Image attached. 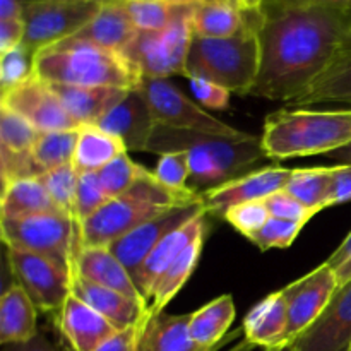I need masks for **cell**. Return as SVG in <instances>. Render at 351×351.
<instances>
[{
	"instance_id": "6da1fadb",
	"label": "cell",
	"mask_w": 351,
	"mask_h": 351,
	"mask_svg": "<svg viewBox=\"0 0 351 351\" xmlns=\"http://www.w3.org/2000/svg\"><path fill=\"white\" fill-rule=\"evenodd\" d=\"M261 69L250 96L291 103L351 55V14L266 3Z\"/></svg>"
},
{
	"instance_id": "7a4b0ae2",
	"label": "cell",
	"mask_w": 351,
	"mask_h": 351,
	"mask_svg": "<svg viewBox=\"0 0 351 351\" xmlns=\"http://www.w3.org/2000/svg\"><path fill=\"white\" fill-rule=\"evenodd\" d=\"M147 151L160 156L173 151H187L191 158L189 189L199 197L226 182L259 170L261 161L267 160L261 137L252 134L219 137L167 125H156Z\"/></svg>"
},
{
	"instance_id": "3957f363",
	"label": "cell",
	"mask_w": 351,
	"mask_h": 351,
	"mask_svg": "<svg viewBox=\"0 0 351 351\" xmlns=\"http://www.w3.org/2000/svg\"><path fill=\"white\" fill-rule=\"evenodd\" d=\"M261 143L271 160L329 154L351 144V108H281L266 117Z\"/></svg>"
},
{
	"instance_id": "277c9868",
	"label": "cell",
	"mask_w": 351,
	"mask_h": 351,
	"mask_svg": "<svg viewBox=\"0 0 351 351\" xmlns=\"http://www.w3.org/2000/svg\"><path fill=\"white\" fill-rule=\"evenodd\" d=\"M199 199L194 191L175 192L165 187L153 171L144 168L129 191L110 199L98 213L82 223L81 245L110 247L149 219Z\"/></svg>"
},
{
	"instance_id": "5b68a950",
	"label": "cell",
	"mask_w": 351,
	"mask_h": 351,
	"mask_svg": "<svg viewBox=\"0 0 351 351\" xmlns=\"http://www.w3.org/2000/svg\"><path fill=\"white\" fill-rule=\"evenodd\" d=\"M34 75L47 82L137 89L139 72L120 51L64 40L34 55Z\"/></svg>"
},
{
	"instance_id": "8992f818",
	"label": "cell",
	"mask_w": 351,
	"mask_h": 351,
	"mask_svg": "<svg viewBox=\"0 0 351 351\" xmlns=\"http://www.w3.org/2000/svg\"><path fill=\"white\" fill-rule=\"evenodd\" d=\"M261 69V41L257 33L232 38L192 36L185 77L204 79L230 93L247 96L256 86Z\"/></svg>"
},
{
	"instance_id": "52a82bcc",
	"label": "cell",
	"mask_w": 351,
	"mask_h": 351,
	"mask_svg": "<svg viewBox=\"0 0 351 351\" xmlns=\"http://www.w3.org/2000/svg\"><path fill=\"white\" fill-rule=\"evenodd\" d=\"M0 235L7 249L38 254L71 269L81 250V228L64 213H45L26 218H2Z\"/></svg>"
},
{
	"instance_id": "ba28073f",
	"label": "cell",
	"mask_w": 351,
	"mask_h": 351,
	"mask_svg": "<svg viewBox=\"0 0 351 351\" xmlns=\"http://www.w3.org/2000/svg\"><path fill=\"white\" fill-rule=\"evenodd\" d=\"M192 12L178 17L163 29H139L123 48L122 55L134 65L141 77L168 79L171 75H185L189 48L194 36Z\"/></svg>"
},
{
	"instance_id": "9c48e42d",
	"label": "cell",
	"mask_w": 351,
	"mask_h": 351,
	"mask_svg": "<svg viewBox=\"0 0 351 351\" xmlns=\"http://www.w3.org/2000/svg\"><path fill=\"white\" fill-rule=\"evenodd\" d=\"M105 0H23L24 45L34 55L81 31Z\"/></svg>"
},
{
	"instance_id": "30bf717a",
	"label": "cell",
	"mask_w": 351,
	"mask_h": 351,
	"mask_svg": "<svg viewBox=\"0 0 351 351\" xmlns=\"http://www.w3.org/2000/svg\"><path fill=\"white\" fill-rule=\"evenodd\" d=\"M139 89L146 96L158 125L219 137L247 136V132L228 125L201 108L168 79H143Z\"/></svg>"
},
{
	"instance_id": "8fae6325",
	"label": "cell",
	"mask_w": 351,
	"mask_h": 351,
	"mask_svg": "<svg viewBox=\"0 0 351 351\" xmlns=\"http://www.w3.org/2000/svg\"><path fill=\"white\" fill-rule=\"evenodd\" d=\"M7 263L38 311L58 314L71 295L69 271L48 257L17 249H7Z\"/></svg>"
},
{
	"instance_id": "7c38bea8",
	"label": "cell",
	"mask_w": 351,
	"mask_h": 351,
	"mask_svg": "<svg viewBox=\"0 0 351 351\" xmlns=\"http://www.w3.org/2000/svg\"><path fill=\"white\" fill-rule=\"evenodd\" d=\"M204 213L206 209L201 199L189 202V204L177 206V208L170 209V211L163 213V215L146 221L144 225L134 228L132 232H129L122 239L117 240L115 243H112L110 250L125 266V269L129 271L130 276L134 278V283H136V276L139 274L143 264L146 263L147 256L154 250V247L165 237L170 235L171 232L182 228L189 221L204 215Z\"/></svg>"
},
{
	"instance_id": "4fadbf2b",
	"label": "cell",
	"mask_w": 351,
	"mask_h": 351,
	"mask_svg": "<svg viewBox=\"0 0 351 351\" xmlns=\"http://www.w3.org/2000/svg\"><path fill=\"white\" fill-rule=\"evenodd\" d=\"M338 288L336 271L328 263L283 288L288 302L287 341L290 345L321 317Z\"/></svg>"
},
{
	"instance_id": "5bb4252c",
	"label": "cell",
	"mask_w": 351,
	"mask_h": 351,
	"mask_svg": "<svg viewBox=\"0 0 351 351\" xmlns=\"http://www.w3.org/2000/svg\"><path fill=\"white\" fill-rule=\"evenodd\" d=\"M0 106L23 117L38 132L79 129L77 123L65 112L51 86L36 75L17 88L2 93Z\"/></svg>"
},
{
	"instance_id": "9a60e30c",
	"label": "cell",
	"mask_w": 351,
	"mask_h": 351,
	"mask_svg": "<svg viewBox=\"0 0 351 351\" xmlns=\"http://www.w3.org/2000/svg\"><path fill=\"white\" fill-rule=\"evenodd\" d=\"M293 175L291 168L281 167H264L256 171L235 178L232 182L219 185L213 191L204 192L201 201L204 204L206 213L225 218L226 213L239 204L254 201H264L269 195L283 191L288 180Z\"/></svg>"
},
{
	"instance_id": "2e32d148",
	"label": "cell",
	"mask_w": 351,
	"mask_h": 351,
	"mask_svg": "<svg viewBox=\"0 0 351 351\" xmlns=\"http://www.w3.org/2000/svg\"><path fill=\"white\" fill-rule=\"evenodd\" d=\"M293 346L295 351H351V280L336 290L321 317Z\"/></svg>"
},
{
	"instance_id": "e0dca14e",
	"label": "cell",
	"mask_w": 351,
	"mask_h": 351,
	"mask_svg": "<svg viewBox=\"0 0 351 351\" xmlns=\"http://www.w3.org/2000/svg\"><path fill=\"white\" fill-rule=\"evenodd\" d=\"M156 125L149 103L139 88L130 89L125 98L96 123V127L119 137L127 151H147Z\"/></svg>"
},
{
	"instance_id": "ac0fdd59",
	"label": "cell",
	"mask_w": 351,
	"mask_h": 351,
	"mask_svg": "<svg viewBox=\"0 0 351 351\" xmlns=\"http://www.w3.org/2000/svg\"><path fill=\"white\" fill-rule=\"evenodd\" d=\"M264 23V9L247 10L218 0L195 3L191 24L192 33L202 38H232L245 33H259Z\"/></svg>"
},
{
	"instance_id": "d6986e66",
	"label": "cell",
	"mask_w": 351,
	"mask_h": 351,
	"mask_svg": "<svg viewBox=\"0 0 351 351\" xmlns=\"http://www.w3.org/2000/svg\"><path fill=\"white\" fill-rule=\"evenodd\" d=\"M58 329L72 351H96L105 339L119 331L108 319L72 293L58 311Z\"/></svg>"
},
{
	"instance_id": "ffe728a7",
	"label": "cell",
	"mask_w": 351,
	"mask_h": 351,
	"mask_svg": "<svg viewBox=\"0 0 351 351\" xmlns=\"http://www.w3.org/2000/svg\"><path fill=\"white\" fill-rule=\"evenodd\" d=\"M69 271H75L84 280L108 288V290L119 291V293L134 298L147 307L139 288L134 283V278L130 276L125 266L117 259L110 247H82L75 254Z\"/></svg>"
},
{
	"instance_id": "44dd1931",
	"label": "cell",
	"mask_w": 351,
	"mask_h": 351,
	"mask_svg": "<svg viewBox=\"0 0 351 351\" xmlns=\"http://www.w3.org/2000/svg\"><path fill=\"white\" fill-rule=\"evenodd\" d=\"M69 274H71V293L108 319L117 329L139 324L147 315V307L141 302L91 283L79 276L75 271H69Z\"/></svg>"
},
{
	"instance_id": "7402d4cb",
	"label": "cell",
	"mask_w": 351,
	"mask_h": 351,
	"mask_svg": "<svg viewBox=\"0 0 351 351\" xmlns=\"http://www.w3.org/2000/svg\"><path fill=\"white\" fill-rule=\"evenodd\" d=\"M72 120L81 125H96L106 113L115 108L130 89L108 86H72L48 82Z\"/></svg>"
},
{
	"instance_id": "603a6c76",
	"label": "cell",
	"mask_w": 351,
	"mask_h": 351,
	"mask_svg": "<svg viewBox=\"0 0 351 351\" xmlns=\"http://www.w3.org/2000/svg\"><path fill=\"white\" fill-rule=\"evenodd\" d=\"M242 332L247 341L259 350L290 345L287 341L288 302L285 291H274L261 300L243 319Z\"/></svg>"
},
{
	"instance_id": "cb8c5ba5",
	"label": "cell",
	"mask_w": 351,
	"mask_h": 351,
	"mask_svg": "<svg viewBox=\"0 0 351 351\" xmlns=\"http://www.w3.org/2000/svg\"><path fill=\"white\" fill-rule=\"evenodd\" d=\"M206 218H208V213L197 216L192 221H189L187 225H184L182 228L175 230L170 235L165 237L156 247H154L153 252L147 256L146 263L141 267L139 274L136 276V287L139 288L141 295L144 297L147 304V298H149L153 287L156 285V281L160 280L161 274L170 267V264L194 242L199 237L206 235Z\"/></svg>"
},
{
	"instance_id": "d4e9b609",
	"label": "cell",
	"mask_w": 351,
	"mask_h": 351,
	"mask_svg": "<svg viewBox=\"0 0 351 351\" xmlns=\"http://www.w3.org/2000/svg\"><path fill=\"white\" fill-rule=\"evenodd\" d=\"M189 322L191 314H147L141 324L137 351H213L192 339Z\"/></svg>"
},
{
	"instance_id": "484cf974",
	"label": "cell",
	"mask_w": 351,
	"mask_h": 351,
	"mask_svg": "<svg viewBox=\"0 0 351 351\" xmlns=\"http://www.w3.org/2000/svg\"><path fill=\"white\" fill-rule=\"evenodd\" d=\"M137 31L139 29L134 26L132 19L120 3H103L99 12L81 31L67 40L89 43L122 53Z\"/></svg>"
},
{
	"instance_id": "4316f807",
	"label": "cell",
	"mask_w": 351,
	"mask_h": 351,
	"mask_svg": "<svg viewBox=\"0 0 351 351\" xmlns=\"http://www.w3.org/2000/svg\"><path fill=\"white\" fill-rule=\"evenodd\" d=\"M38 308L21 285H10L0 298V343L17 345L38 335Z\"/></svg>"
},
{
	"instance_id": "83f0119b",
	"label": "cell",
	"mask_w": 351,
	"mask_h": 351,
	"mask_svg": "<svg viewBox=\"0 0 351 351\" xmlns=\"http://www.w3.org/2000/svg\"><path fill=\"white\" fill-rule=\"evenodd\" d=\"M77 132V146L72 160V167L77 173L99 171L117 156L127 153L125 144L119 137L99 127L81 125Z\"/></svg>"
},
{
	"instance_id": "f1b7e54d",
	"label": "cell",
	"mask_w": 351,
	"mask_h": 351,
	"mask_svg": "<svg viewBox=\"0 0 351 351\" xmlns=\"http://www.w3.org/2000/svg\"><path fill=\"white\" fill-rule=\"evenodd\" d=\"M45 213H60L51 201L50 194L38 177L21 178L10 182L2 191L0 216L16 219L26 216L45 215Z\"/></svg>"
},
{
	"instance_id": "f546056e",
	"label": "cell",
	"mask_w": 351,
	"mask_h": 351,
	"mask_svg": "<svg viewBox=\"0 0 351 351\" xmlns=\"http://www.w3.org/2000/svg\"><path fill=\"white\" fill-rule=\"evenodd\" d=\"M202 247H204V235L195 239L167 271L160 276L156 285L153 287L149 298H147V314H160L165 312L171 300L177 297L178 291L184 288L191 274L194 273L195 266L201 257Z\"/></svg>"
},
{
	"instance_id": "4dcf8cb0",
	"label": "cell",
	"mask_w": 351,
	"mask_h": 351,
	"mask_svg": "<svg viewBox=\"0 0 351 351\" xmlns=\"http://www.w3.org/2000/svg\"><path fill=\"white\" fill-rule=\"evenodd\" d=\"M235 304L230 295L215 298L192 312L189 331L192 339L206 350H215L235 321Z\"/></svg>"
},
{
	"instance_id": "1f68e13d",
	"label": "cell",
	"mask_w": 351,
	"mask_h": 351,
	"mask_svg": "<svg viewBox=\"0 0 351 351\" xmlns=\"http://www.w3.org/2000/svg\"><path fill=\"white\" fill-rule=\"evenodd\" d=\"M335 170L336 167L298 168L293 170L285 191L314 213L322 211L329 208Z\"/></svg>"
},
{
	"instance_id": "d6a6232c",
	"label": "cell",
	"mask_w": 351,
	"mask_h": 351,
	"mask_svg": "<svg viewBox=\"0 0 351 351\" xmlns=\"http://www.w3.org/2000/svg\"><path fill=\"white\" fill-rule=\"evenodd\" d=\"M322 103H343L351 106V55L335 65L304 96L288 103V106L307 108Z\"/></svg>"
},
{
	"instance_id": "836d02e7",
	"label": "cell",
	"mask_w": 351,
	"mask_h": 351,
	"mask_svg": "<svg viewBox=\"0 0 351 351\" xmlns=\"http://www.w3.org/2000/svg\"><path fill=\"white\" fill-rule=\"evenodd\" d=\"M77 129L40 132L33 151H31V156H33L36 167L40 168L41 175L45 171L72 163L75 146H77Z\"/></svg>"
},
{
	"instance_id": "e575fe53",
	"label": "cell",
	"mask_w": 351,
	"mask_h": 351,
	"mask_svg": "<svg viewBox=\"0 0 351 351\" xmlns=\"http://www.w3.org/2000/svg\"><path fill=\"white\" fill-rule=\"evenodd\" d=\"M41 180V184L45 185V189L50 194L51 201L57 206V209L60 213H64L65 216L75 221L81 228V223L77 218V180L79 173L75 171V168L71 165H65V167H58L55 170L45 171L43 175L38 177Z\"/></svg>"
},
{
	"instance_id": "d590c367",
	"label": "cell",
	"mask_w": 351,
	"mask_h": 351,
	"mask_svg": "<svg viewBox=\"0 0 351 351\" xmlns=\"http://www.w3.org/2000/svg\"><path fill=\"white\" fill-rule=\"evenodd\" d=\"M38 136L40 132L27 120L0 106V151L27 154L33 151Z\"/></svg>"
},
{
	"instance_id": "8d00e7d4",
	"label": "cell",
	"mask_w": 351,
	"mask_h": 351,
	"mask_svg": "<svg viewBox=\"0 0 351 351\" xmlns=\"http://www.w3.org/2000/svg\"><path fill=\"white\" fill-rule=\"evenodd\" d=\"M34 75V53L26 47L12 48L0 53V86L2 93L17 88Z\"/></svg>"
},
{
	"instance_id": "74e56055",
	"label": "cell",
	"mask_w": 351,
	"mask_h": 351,
	"mask_svg": "<svg viewBox=\"0 0 351 351\" xmlns=\"http://www.w3.org/2000/svg\"><path fill=\"white\" fill-rule=\"evenodd\" d=\"M143 170L144 167L137 165L136 161L130 160L129 154L123 153L120 156H117L115 160L110 161L108 165H105L96 173H98L106 194L110 197H117V195L123 194V192L132 187L134 182L143 173Z\"/></svg>"
},
{
	"instance_id": "f35d334b",
	"label": "cell",
	"mask_w": 351,
	"mask_h": 351,
	"mask_svg": "<svg viewBox=\"0 0 351 351\" xmlns=\"http://www.w3.org/2000/svg\"><path fill=\"white\" fill-rule=\"evenodd\" d=\"M154 177L175 192H187L191 180V158L187 151H173L161 154L154 168Z\"/></svg>"
},
{
	"instance_id": "ab89813d",
	"label": "cell",
	"mask_w": 351,
	"mask_h": 351,
	"mask_svg": "<svg viewBox=\"0 0 351 351\" xmlns=\"http://www.w3.org/2000/svg\"><path fill=\"white\" fill-rule=\"evenodd\" d=\"M305 223L287 221L280 218H269L266 225L250 237V242L259 247L261 250L269 249H288L297 240L300 232L304 230Z\"/></svg>"
},
{
	"instance_id": "60d3db41",
	"label": "cell",
	"mask_w": 351,
	"mask_h": 351,
	"mask_svg": "<svg viewBox=\"0 0 351 351\" xmlns=\"http://www.w3.org/2000/svg\"><path fill=\"white\" fill-rule=\"evenodd\" d=\"M110 195L106 194L101 180H99L96 171H86L79 173L77 180V218L79 223L88 221L95 213H98L106 202L110 201Z\"/></svg>"
},
{
	"instance_id": "b9f144b4",
	"label": "cell",
	"mask_w": 351,
	"mask_h": 351,
	"mask_svg": "<svg viewBox=\"0 0 351 351\" xmlns=\"http://www.w3.org/2000/svg\"><path fill=\"white\" fill-rule=\"evenodd\" d=\"M269 218L271 215L267 211L264 201H254L235 206V208H232L226 213L223 219H226L237 232H240L243 237L250 239V237L256 235L266 225Z\"/></svg>"
},
{
	"instance_id": "7bdbcfd3",
	"label": "cell",
	"mask_w": 351,
	"mask_h": 351,
	"mask_svg": "<svg viewBox=\"0 0 351 351\" xmlns=\"http://www.w3.org/2000/svg\"><path fill=\"white\" fill-rule=\"evenodd\" d=\"M267 211H269L271 218L287 219V221H297V223H307L308 219L314 218L317 213L308 209L307 206L302 204L298 199H295L290 192L283 191L276 192V194L269 195L264 199Z\"/></svg>"
},
{
	"instance_id": "ee69618b",
	"label": "cell",
	"mask_w": 351,
	"mask_h": 351,
	"mask_svg": "<svg viewBox=\"0 0 351 351\" xmlns=\"http://www.w3.org/2000/svg\"><path fill=\"white\" fill-rule=\"evenodd\" d=\"M191 91L194 93L195 98L199 99L201 105L211 110H226L230 105V96L232 93L225 89L223 86L215 84V82L204 81V79H189Z\"/></svg>"
},
{
	"instance_id": "f6af8a7d",
	"label": "cell",
	"mask_w": 351,
	"mask_h": 351,
	"mask_svg": "<svg viewBox=\"0 0 351 351\" xmlns=\"http://www.w3.org/2000/svg\"><path fill=\"white\" fill-rule=\"evenodd\" d=\"M143 321L136 326L115 331L108 339H105L98 346L96 351H137V341H139V331Z\"/></svg>"
},
{
	"instance_id": "bcb514c9",
	"label": "cell",
	"mask_w": 351,
	"mask_h": 351,
	"mask_svg": "<svg viewBox=\"0 0 351 351\" xmlns=\"http://www.w3.org/2000/svg\"><path fill=\"white\" fill-rule=\"evenodd\" d=\"M335 178H332L331 199L329 208L338 204H346L351 201V165H335Z\"/></svg>"
},
{
	"instance_id": "7dc6e473",
	"label": "cell",
	"mask_w": 351,
	"mask_h": 351,
	"mask_svg": "<svg viewBox=\"0 0 351 351\" xmlns=\"http://www.w3.org/2000/svg\"><path fill=\"white\" fill-rule=\"evenodd\" d=\"M24 38H26L24 19L0 21V53H5V51L23 45Z\"/></svg>"
},
{
	"instance_id": "c3c4849f",
	"label": "cell",
	"mask_w": 351,
	"mask_h": 351,
	"mask_svg": "<svg viewBox=\"0 0 351 351\" xmlns=\"http://www.w3.org/2000/svg\"><path fill=\"white\" fill-rule=\"evenodd\" d=\"M267 3L291 7H329V9L351 14V0H269Z\"/></svg>"
},
{
	"instance_id": "681fc988",
	"label": "cell",
	"mask_w": 351,
	"mask_h": 351,
	"mask_svg": "<svg viewBox=\"0 0 351 351\" xmlns=\"http://www.w3.org/2000/svg\"><path fill=\"white\" fill-rule=\"evenodd\" d=\"M3 351H64L60 346L55 345L51 339H48L43 332H38L33 339L26 343H17V345H5Z\"/></svg>"
},
{
	"instance_id": "f907efd6",
	"label": "cell",
	"mask_w": 351,
	"mask_h": 351,
	"mask_svg": "<svg viewBox=\"0 0 351 351\" xmlns=\"http://www.w3.org/2000/svg\"><path fill=\"white\" fill-rule=\"evenodd\" d=\"M351 257V232L346 235V239L339 243L338 249L329 256V259L326 263L332 267V269H338L343 263H346Z\"/></svg>"
},
{
	"instance_id": "816d5d0a",
	"label": "cell",
	"mask_w": 351,
	"mask_h": 351,
	"mask_svg": "<svg viewBox=\"0 0 351 351\" xmlns=\"http://www.w3.org/2000/svg\"><path fill=\"white\" fill-rule=\"evenodd\" d=\"M23 19V0H0V21Z\"/></svg>"
},
{
	"instance_id": "f5cc1de1",
	"label": "cell",
	"mask_w": 351,
	"mask_h": 351,
	"mask_svg": "<svg viewBox=\"0 0 351 351\" xmlns=\"http://www.w3.org/2000/svg\"><path fill=\"white\" fill-rule=\"evenodd\" d=\"M326 156H328L329 160L336 161L338 165H351V144L341 147V149L338 151H332V153L326 154Z\"/></svg>"
},
{
	"instance_id": "db71d44e",
	"label": "cell",
	"mask_w": 351,
	"mask_h": 351,
	"mask_svg": "<svg viewBox=\"0 0 351 351\" xmlns=\"http://www.w3.org/2000/svg\"><path fill=\"white\" fill-rule=\"evenodd\" d=\"M254 348H257V346L250 345L247 339H243L242 343H239V345L235 346L233 350L230 351H252ZM261 351H295V346L293 345H285V346H278V348H269V350H261Z\"/></svg>"
},
{
	"instance_id": "11a10c76",
	"label": "cell",
	"mask_w": 351,
	"mask_h": 351,
	"mask_svg": "<svg viewBox=\"0 0 351 351\" xmlns=\"http://www.w3.org/2000/svg\"><path fill=\"white\" fill-rule=\"evenodd\" d=\"M335 271H336V278H338L339 287H343L345 283H348V281L351 280V257Z\"/></svg>"
},
{
	"instance_id": "9f6ffc18",
	"label": "cell",
	"mask_w": 351,
	"mask_h": 351,
	"mask_svg": "<svg viewBox=\"0 0 351 351\" xmlns=\"http://www.w3.org/2000/svg\"><path fill=\"white\" fill-rule=\"evenodd\" d=\"M269 2V0H240V3H242L243 9L247 10H261L264 9V5Z\"/></svg>"
},
{
	"instance_id": "6f0895ef",
	"label": "cell",
	"mask_w": 351,
	"mask_h": 351,
	"mask_svg": "<svg viewBox=\"0 0 351 351\" xmlns=\"http://www.w3.org/2000/svg\"><path fill=\"white\" fill-rule=\"evenodd\" d=\"M154 2H170V3H199L202 0H154Z\"/></svg>"
},
{
	"instance_id": "680465c9",
	"label": "cell",
	"mask_w": 351,
	"mask_h": 351,
	"mask_svg": "<svg viewBox=\"0 0 351 351\" xmlns=\"http://www.w3.org/2000/svg\"><path fill=\"white\" fill-rule=\"evenodd\" d=\"M218 2L228 3V5H233V7H239V9H243L242 3H240V0H218Z\"/></svg>"
}]
</instances>
